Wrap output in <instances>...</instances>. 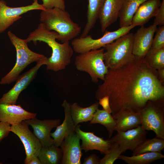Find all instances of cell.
<instances>
[{"instance_id": "5", "label": "cell", "mask_w": 164, "mask_h": 164, "mask_svg": "<svg viewBox=\"0 0 164 164\" xmlns=\"http://www.w3.org/2000/svg\"><path fill=\"white\" fill-rule=\"evenodd\" d=\"M8 35L16 51V62L12 69L0 81V84H9L15 81L20 73L29 64L44 58V55L31 50L27 46L26 39L17 36L9 31Z\"/></svg>"}, {"instance_id": "20", "label": "cell", "mask_w": 164, "mask_h": 164, "mask_svg": "<svg viewBox=\"0 0 164 164\" xmlns=\"http://www.w3.org/2000/svg\"><path fill=\"white\" fill-rule=\"evenodd\" d=\"M61 106L64 108V120L61 124L57 126L55 131L51 133V136L53 139V144L58 147L65 138L74 132L76 127L71 114L70 104L65 99Z\"/></svg>"}, {"instance_id": "31", "label": "cell", "mask_w": 164, "mask_h": 164, "mask_svg": "<svg viewBox=\"0 0 164 164\" xmlns=\"http://www.w3.org/2000/svg\"><path fill=\"white\" fill-rule=\"evenodd\" d=\"M155 37L153 38L152 48L160 49L164 48V25L157 28Z\"/></svg>"}, {"instance_id": "30", "label": "cell", "mask_w": 164, "mask_h": 164, "mask_svg": "<svg viewBox=\"0 0 164 164\" xmlns=\"http://www.w3.org/2000/svg\"><path fill=\"white\" fill-rule=\"evenodd\" d=\"M123 152L119 145L116 142H113L104 156L100 159V164H112Z\"/></svg>"}, {"instance_id": "36", "label": "cell", "mask_w": 164, "mask_h": 164, "mask_svg": "<svg viewBox=\"0 0 164 164\" xmlns=\"http://www.w3.org/2000/svg\"><path fill=\"white\" fill-rule=\"evenodd\" d=\"M100 159L96 155L92 154L84 158L83 164H100Z\"/></svg>"}, {"instance_id": "38", "label": "cell", "mask_w": 164, "mask_h": 164, "mask_svg": "<svg viewBox=\"0 0 164 164\" xmlns=\"http://www.w3.org/2000/svg\"><path fill=\"white\" fill-rule=\"evenodd\" d=\"M158 74L160 79L163 81L164 79V69L162 68L158 70Z\"/></svg>"}, {"instance_id": "10", "label": "cell", "mask_w": 164, "mask_h": 164, "mask_svg": "<svg viewBox=\"0 0 164 164\" xmlns=\"http://www.w3.org/2000/svg\"><path fill=\"white\" fill-rule=\"evenodd\" d=\"M47 57L37 62L35 66L28 71L17 77L13 87L8 92L3 94L0 98V103L16 104L21 92L28 86L35 77L37 72L41 66L46 64Z\"/></svg>"}, {"instance_id": "25", "label": "cell", "mask_w": 164, "mask_h": 164, "mask_svg": "<svg viewBox=\"0 0 164 164\" xmlns=\"http://www.w3.org/2000/svg\"><path fill=\"white\" fill-rule=\"evenodd\" d=\"M89 124H100L104 126L108 132V139L112 136L116 126L115 121L111 113L98 108L94 113Z\"/></svg>"}, {"instance_id": "37", "label": "cell", "mask_w": 164, "mask_h": 164, "mask_svg": "<svg viewBox=\"0 0 164 164\" xmlns=\"http://www.w3.org/2000/svg\"><path fill=\"white\" fill-rule=\"evenodd\" d=\"M28 164H41V163L38 157L36 156L32 159Z\"/></svg>"}, {"instance_id": "18", "label": "cell", "mask_w": 164, "mask_h": 164, "mask_svg": "<svg viewBox=\"0 0 164 164\" xmlns=\"http://www.w3.org/2000/svg\"><path fill=\"white\" fill-rule=\"evenodd\" d=\"M123 1V0H104L98 15L102 32L118 18Z\"/></svg>"}, {"instance_id": "33", "label": "cell", "mask_w": 164, "mask_h": 164, "mask_svg": "<svg viewBox=\"0 0 164 164\" xmlns=\"http://www.w3.org/2000/svg\"><path fill=\"white\" fill-rule=\"evenodd\" d=\"M153 24L159 26L164 25V0H162Z\"/></svg>"}, {"instance_id": "19", "label": "cell", "mask_w": 164, "mask_h": 164, "mask_svg": "<svg viewBox=\"0 0 164 164\" xmlns=\"http://www.w3.org/2000/svg\"><path fill=\"white\" fill-rule=\"evenodd\" d=\"M112 116L116 121V131H126L141 124L140 113L130 108H123Z\"/></svg>"}, {"instance_id": "16", "label": "cell", "mask_w": 164, "mask_h": 164, "mask_svg": "<svg viewBox=\"0 0 164 164\" xmlns=\"http://www.w3.org/2000/svg\"><path fill=\"white\" fill-rule=\"evenodd\" d=\"M74 132L82 141V149L86 152L89 151L96 150L99 151L101 154H105L112 145L113 143L108 139L105 140L103 138L95 135L94 132L82 131L80 125L76 126Z\"/></svg>"}, {"instance_id": "35", "label": "cell", "mask_w": 164, "mask_h": 164, "mask_svg": "<svg viewBox=\"0 0 164 164\" xmlns=\"http://www.w3.org/2000/svg\"><path fill=\"white\" fill-rule=\"evenodd\" d=\"M99 103L103 107V109L106 111L112 113V111L111 108L108 97L105 96L99 100Z\"/></svg>"}, {"instance_id": "29", "label": "cell", "mask_w": 164, "mask_h": 164, "mask_svg": "<svg viewBox=\"0 0 164 164\" xmlns=\"http://www.w3.org/2000/svg\"><path fill=\"white\" fill-rule=\"evenodd\" d=\"M149 66L159 70L164 68V48L156 50L151 48L144 57Z\"/></svg>"}, {"instance_id": "23", "label": "cell", "mask_w": 164, "mask_h": 164, "mask_svg": "<svg viewBox=\"0 0 164 164\" xmlns=\"http://www.w3.org/2000/svg\"><path fill=\"white\" fill-rule=\"evenodd\" d=\"M147 0H123L118 18L120 27L131 25L132 18L139 6Z\"/></svg>"}, {"instance_id": "13", "label": "cell", "mask_w": 164, "mask_h": 164, "mask_svg": "<svg viewBox=\"0 0 164 164\" xmlns=\"http://www.w3.org/2000/svg\"><path fill=\"white\" fill-rule=\"evenodd\" d=\"M33 130V133L39 140L42 147L53 144V139L51 136L52 130L56 128L61 122L59 119L40 120L36 117L25 120Z\"/></svg>"}, {"instance_id": "17", "label": "cell", "mask_w": 164, "mask_h": 164, "mask_svg": "<svg viewBox=\"0 0 164 164\" xmlns=\"http://www.w3.org/2000/svg\"><path fill=\"white\" fill-rule=\"evenodd\" d=\"M36 115L25 110L20 105L0 103V121L11 126L34 118Z\"/></svg>"}, {"instance_id": "9", "label": "cell", "mask_w": 164, "mask_h": 164, "mask_svg": "<svg viewBox=\"0 0 164 164\" xmlns=\"http://www.w3.org/2000/svg\"><path fill=\"white\" fill-rule=\"evenodd\" d=\"M29 126L24 121L11 125L10 128V131L18 136L23 145L26 155L25 164H28L32 159L37 156L42 147L39 140L29 130Z\"/></svg>"}, {"instance_id": "27", "label": "cell", "mask_w": 164, "mask_h": 164, "mask_svg": "<svg viewBox=\"0 0 164 164\" xmlns=\"http://www.w3.org/2000/svg\"><path fill=\"white\" fill-rule=\"evenodd\" d=\"M164 158V155L161 152H152L132 155L131 156L121 155L118 159L128 164H149Z\"/></svg>"}, {"instance_id": "4", "label": "cell", "mask_w": 164, "mask_h": 164, "mask_svg": "<svg viewBox=\"0 0 164 164\" xmlns=\"http://www.w3.org/2000/svg\"><path fill=\"white\" fill-rule=\"evenodd\" d=\"M133 33L130 32L104 47V61L110 69L118 68L135 57L133 53Z\"/></svg>"}, {"instance_id": "15", "label": "cell", "mask_w": 164, "mask_h": 164, "mask_svg": "<svg viewBox=\"0 0 164 164\" xmlns=\"http://www.w3.org/2000/svg\"><path fill=\"white\" fill-rule=\"evenodd\" d=\"M80 139L74 132L64 139L60 147L63 155L61 164H81L82 156Z\"/></svg>"}, {"instance_id": "6", "label": "cell", "mask_w": 164, "mask_h": 164, "mask_svg": "<svg viewBox=\"0 0 164 164\" xmlns=\"http://www.w3.org/2000/svg\"><path fill=\"white\" fill-rule=\"evenodd\" d=\"M104 51L102 48L79 54L75 58L76 68L87 73L94 83H97L99 79L103 80L109 69L104 61Z\"/></svg>"}, {"instance_id": "7", "label": "cell", "mask_w": 164, "mask_h": 164, "mask_svg": "<svg viewBox=\"0 0 164 164\" xmlns=\"http://www.w3.org/2000/svg\"><path fill=\"white\" fill-rule=\"evenodd\" d=\"M135 27L134 25H131L128 26L120 27L113 31L106 30L101 37L96 39H93L90 35L83 37L75 38L72 42L71 46L73 51L79 54L98 49L129 32Z\"/></svg>"}, {"instance_id": "11", "label": "cell", "mask_w": 164, "mask_h": 164, "mask_svg": "<svg viewBox=\"0 0 164 164\" xmlns=\"http://www.w3.org/2000/svg\"><path fill=\"white\" fill-rule=\"evenodd\" d=\"M45 9L42 4L38 3V0H33L30 5L17 7H9L5 2L0 1V34L21 19L22 14L32 10Z\"/></svg>"}, {"instance_id": "12", "label": "cell", "mask_w": 164, "mask_h": 164, "mask_svg": "<svg viewBox=\"0 0 164 164\" xmlns=\"http://www.w3.org/2000/svg\"><path fill=\"white\" fill-rule=\"evenodd\" d=\"M116 135L108 139L112 142H116L123 153L128 150L131 151L146 138L147 132L141 125L125 131H118Z\"/></svg>"}, {"instance_id": "1", "label": "cell", "mask_w": 164, "mask_h": 164, "mask_svg": "<svg viewBox=\"0 0 164 164\" xmlns=\"http://www.w3.org/2000/svg\"><path fill=\"white\" fill-rule=\"evenodd\" d=\"M157 75L144 57L135 56L118 68L109 69L95 92L96 98L108 97L112 115L124 107L140 112L149 101L163 103L164 87Z\"/></svg>"}, {"instance_id": "26", "label": "cell", "mask_w": 164, "mask_h": 164, "mask_svg": "<svg viewBox=\"0 0 164 164\" xmlns=\"http://www.w3.org/2000/svg\"><path fill=\"white\" fill-rule=\"evenodd\" d=\"M62 155L61 149L53 144L42 147L37 157L41 164H58L60 162Z\"/></svg>"}, {"instance_id": "3", "label": "cell", "mask_w": 164, "mask_h": 164, "mask_svg": "<svg viewBox=\"0 0 164 164\" xmlns=\"http://www.w3.org/2000/svg\"><path fill=\"white\" fill-rule=\"evenodd\" d=\"M40 21L46 29L58 34L57 39L62 43L69 42L81 32V26L72 20L69 12L59 8L42 10Z\"/></svg>"}, {"instance_id": "24", "label": "cell", "mask_w": 164, "mask_h": 164, "mask_svg": "<svg viewBox=\"0 0 164 164\" xmlns=\"http://www.w3.org/2000/svg\"><path fill=\"white\" fill-rule=\"evenodd\" d=\"M104 1L88 0L87 22L80 37H84L88 35L94 26L98 18L99 11Z\"/></svg>"}, {"instance_id": "34", "label": "cell", "mask_w": 164, "mask_h": 164, "mask_svg": "<svg viewBox=\"0 0 164 164\" xmlns=\"http://www.w3.org/2000/svg\"><path fill=\"white\" fill-rule=\"evenodd\" d=\"M11 125L0 121V143L2 140L8 136L10 131Z\"/></svg>"}, {"instance_id": "2", "label": "cell", "mask_w": 164, "mask_h": 164, "mask_svg": "<svg viewBox=\"0 0 164 164\" xmlns=\"http://www.w3.org/2000/svg\"><path fill=\"white\" fill-rule=\"evenodd\" d=\"M58 35L56 32L46 29L41 23L26 39L28 43L32 41L35 44L37 41L44 42L51 48V55L47 58L46 65L47 70L55 72L65 69L70 63L74 51L69 42L60 43L56 41Z\"/></svg>"}, {"instance_id": "14", "label": "cell", "mask_w": 164, "mask_h": 164, "mask_svg": "<svg viewBox=\"0 0 164 164\" xmlns=\"http://www.w3.org/2000/svg\"><path fill=\"white\" fill-rule=\"evenodd\" d=\"M157 27L153 24L147 27L142 26L133 34V53L135 56L144 57L151 48Z\"/></svg>"}, {"instance_id": "28", "label": "cell", "mask_w": 164, "mask_h": 164, "mask_svg": "<svg viewBox=\"0 0 164 164\" xmlns=\"http://www.w3.org/2000/svg\"><path fill=\"white\" fill-rule=\"evenodd\" d=\"M164 148V139L156 137L150 139L146 138L133 150L132 155L146 152H161Z\"/></svg>"}, {"instance_id": "22", "label": "cell", "mask_w": 164, "mask_h": 164, "mask_svg": "<svg viewBox=\"0 0 164 164\" xmlns=\"http://www.w3.org/2000/svg\"><path fill=\"white\" fill-rule=\"evenodd\" d=\"M99 105L98 102L87 107H81L76 102L70 104L71 114L75 126L80 123L90 121Z\"/></svg>"}, {"instance_id": "39", "label": "cell", "mask_w": 164, "mask_h": 164, "mask_svg": "<svg viewBox=\"0 0 164 164\" xmlns=\"http://www.w3.org/2000/svg\"></svg>"}, {"instance_id": "32", "label": "cell", "mask_w": 164, "mask_h": 164, "mask_svg": "<svg viewBox=\"0 0 164 164\" xmlns=\"http://www.w3.org/2000/svg\"><path fill=\"white\" fill-rule=\"evenodd\" d=\"M42 1L43 4L42 5L46 9L56 8L65 10L64 0H42Z\"/></svg>"}, {"instance_id": "21", "label": "cell", "mask_w": 164, "mask_h": 164, "mask_svg": "<svg viewBox=\"0 0 164 164\" xmlns=\"http://www.w3.org/2000/svg\"><path fill=\"white\" fill-rule=\"evenodd\" d=\"M161 4L160 0H147L143 2L134 15L131 25L135 27L144 26L155 16Z\"/></svg>"}, {"instance_id": "8", "label": "cell", "mask_w": 164, "mask_h": 164, "mask_svg": "<svg viewBox=\"0 0 164 164\" xmlns=\"http://www.w3.org/2000/svg\"><path fill=\"white\" fill-rule=\"evenodd\" d=\"M141 126L145 131L152 130L156 137L164 139V110L163 104L148 101L140 112Z\"/></svg>"}]
</instances>
